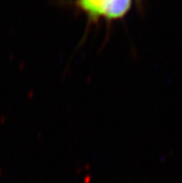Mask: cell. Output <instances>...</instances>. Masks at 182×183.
<instances>
[{
	"label": "cell",
	"mask_w": 182,
	"mask_h": 183,
	"mask_svg": "<svg viewBox=\"0 0 182 183\" xmlns=\"http://www.w3.org/2000/svg\"><path fill=\"white\" fill-rule=\"evenodd\" d=\"M132 0H77L78 7L91 20H115L129 10Z\"/></svg>",
	"instance_id": "obj_1"
}]
</instances>
